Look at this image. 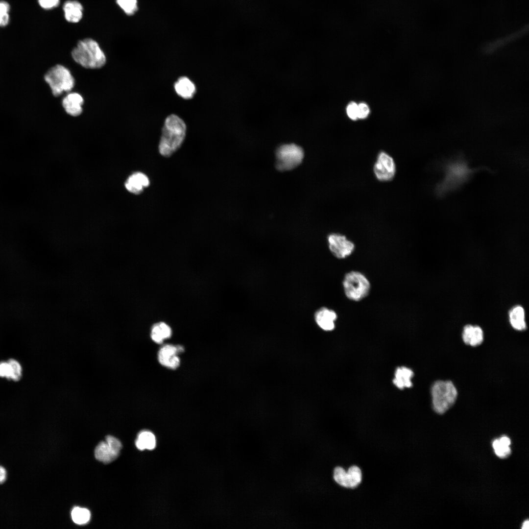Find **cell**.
Segmentation results:
<instances>
[{
    "label": "cell",
    "instance_id": "obj_10",
    "mask_svg": "<svg viewBox=\"0 0 529 529\" xmlns=\"http://www.w3.org/2000/svg\"><path fill=\"white\" fill-rule=\"evenodd\" d=\"M183 350V348L181 346L165 345L162 347L158 352V361L165 367L170 369H176L179 366L180 363L177 354Z\"/></svg>",
    "mask_w": 529,
    "mask_h": 529
},
{
    "label": "cell",
    "instance_id": "obj_3",
    "mask_svg": "<svg viewBox=\"0 0 529 529\" xmlns=\"http://www.w3.org/2000/svg\"><path fill=\"white\" fill-rule=\"evenodd\" d=\"M431 394L434 410L442 414L454 404L457 391L451 381H437L432 385Z\"/></svg>",
    "mask_w": 529,
    "mask_h": 529
},
{
    "label": "cell",
    "instance_id": "obj_27",
    "mask_svg": "<svg viewBox=\"0 0 529 529\" xmlns=\"http://www.w3.org/2000/svg\"><path fill=\"white\" fill-rule=\"evenodd\" d=\"M346 112L348 117L352 120L358 119V104L355 101H350L346 108Z\"/></svg>",
    "mask_w": 529,
    "mask_h": 529
},
{
    "label": "cell",
    "instance_id": "obj_24",
    "mask_svg": "<svg viewBox=\"0 0 529 529\" xmlns=\"http://www.w3.org/2000/svg\"><path fill=\"white\" fill-rule=\"evenodd\" d=\"M10 8V7L8 2L4 0H0V26L3 27L8 24L9 21Z\"/></svg>",
    "mask_w": 529,
    "mask_h": 529
},
{
    "label": "cell",
    "instance_id": "obj_25",
    "mask_svg": "<svg viewBox=\"0 0 529 529\" xmlns=\"http://www.w3.org/2000/svg\"><path fill=\"white\" fill-rule=\"evenodd\" d=\"M492 445L496 454L500 457H505L510 454L509 447L503 445L499 439H495Z\"/></svg>",
    "mask_w": 529,
    "mask_h": 529
},
{
    "label": "cell",
    "instance_id": "obj_33",
    "mask_svg": "<svg viewBox=\"0 0 529 529\" xmlns=\"http://www.w3.org/2000/svg\"><path fill=\"white\" fill-rule=\"evenodd\" d=\"M499 440L501 442V443L504 445H505V446H509V445L510 444V442H511L510 440L507 436H502V437H501L499 439Z\"/></svg>",
    "mask_w": 529,
    "mask_h": 529
},
{
    "label": "cell",
    "instance_id": "obj_17",
    "mask_svg": "<svg viewBox=\"0 0 529 529\" xmlns=\"http://www.w3.org/2000/svg\"><path fill=\"white\" fill-rule=\"evenodd\" d=\"M413 376V371L406 367H400L396 369L393 384L399 388L403 389L412 386L411 379Z\"/></svg>",
    "mask_w": 529,
    "mask_h": 529
},
{
    "label": "cell",
    "instance_id": "obj_29",
    "mask_svg": "<svg viewBox=\"0 0 529 529\" xmlns=\"http://www.w3.org/2000/svg\"><path fill=\"white\" fill-rule=\"evenodd\" d=\"M358 119L364 120L368 117L370 113V108L365 102H361L358 104Z\"/></svg>",
    "mask_w": 529,
    "mask_h": 529
},
{
    "label": "cell",
    "instance_id": "obj_5",
    "mask_svg": "<svg viewBox=\"0 0 529 529\" xmlns=\"http://www.w3.org/2000/svg\"><path fill=\"white\" fill-rule=\"evenodd\" d=\"M342 285L346 296L354 301H359L366 297L371 287L365 276L357 271H351L346 273Z\"/></svg>",
    "mask_w": 529,
    "mask_h": 529
},
{
    "label": "cell",
    "instance_id": "obj_11",
    "mask_svg": "<svg viewBox=\"0 0 529 529\" xmlns=\"http://www.w3.org/2000/svg\"><path fill=\"white\" fill-rule=\"evenodd\" d=\"M337 318L336 313L326 307L318 309L315 313L314 319L317 325L325 331H330L335 327V321Z\"/></svg>",
    "mask_w": 529,
    "mask_h": 529
},
{
    "label": "cell",
    "instance_id": "obj_19",
    "mask_svg": "<svg viewBox=\"0 0 529 529\" xmlns=\"http://www.w3.org/2000/svg\"><path fill=\"white\" fill-rule=\"evenodd\" d=\"M172 334L170 327L164 322L154 324L151 330L150 337L155 342L161 344L164 339L170 337Z\"/></svg>",
    "mask_w": 529,
    "mask_h": 529
},
{
    "label": "cell",
    "instance_id": "obj_7",
    "mask_svg": "<svg viewBox=\"0 0 529 529\" xmlns=\"http://www.w3.org/2000/svg\"><path fill=\"white\" fill-rule=\"evenodd\" d=\"M396 171V164L393 158L386 152L380 151L373 166L376 178L380 181H389L394 177Z\"/></svg>",
    "mask_w": 529,
    "mask_h": 529
},
{
    "label": "cell",
    "instance_id": "obj_21",
    "mask_svg": "<svg viewBox=\"0 0 529 529\" xmlns=\"http://www.w3.org/2000/svg\"><path fill=\"white\" fill-rule=\"evenodd\" d=\"M135 444L137 448L140 450H152L156 446L155 437L150 432H141L138 435Z\"/></svg>",
    "mask_w": 529,
    "mask_h": 529
},
{
    "label": "cell",
    "instance_id": "obj_8",
    "mask_svg": "<svg viewBox=\"0 0 529 529\" xmlns=\"http://www.w3.org/2000/svg\"><path fill=\"white\" fill-rule=\"evenodd\" d=\"M329 248L332 254L338 259H344L350 255L355 249V244L345 236L332 233L327 237Z\"/></svg>",
    "mask_w": 529,
    "mask_h": 529
},
{
    "label": "cell",
    "instance_id": "obj_31",
    "mask_svg": "<svg viewBox=\"0 0 529 529\" xmlns=\"http://www.w3.org/2000/svg\"><path fill=\"white\" fill-rule=\"evenodd\" d=\"M38 1L40 6L46 10L55 8L60 3V0H38Z\"/></svg>",
    "mask_w": 529,
    "mask_h": 529
},
{
    "label": "cell",
    "instance_id": "obj_20",
    "mask_svg": "<svg viewBox=\"0 0 529 529\" xmlns=\"http://www.w3.org/2000/svg\"><path fill=\"white\" fill-rule=\"evenodd\" d=\"M95 456L96 459L106 464L114 460L119 455L111 449L105 441L100 442L97 445Z\"/></svg>",
    "mask_w": 529,
    "mask_h": 529
},
{
    "label": "cell",
    "instance_id": "obj_26",
    "mask_svg": "<svg viewBox=\"0 0 529 529\" xmlns=\"http://www.w3.org/2000/svg\"><path fill=\"white\" fill-rule=\"evenodd\" d=\"M11 368V380L15 381L19 380L22 377V369L20 363L16 360L10 359L8 361Z\"/></svg>",
    "mask_w": 529,
    "mask_h": 529
},
{
    "label": "cell",
    "instance_id": "obj_30",
    "mask_svg": "<svg viewBox=\"0 0 529 529\" xmlns=\"http://www.w3.org/2000/svg\"><path fill=\"white\" fill-rule=\"evenodd\" d=\"M0 377L11 379V368L8 361L0 362Z\"/></svg>",
    "mask_w": 529,
    "mask_h": 529
},
{
    "label": "cell",
    "instance_id": "obj_14",
    "mask_svg": "<svg viewBox=\"0 0 529 529\" xmlns=\"http://www.w3.org/2000/svg\"><path fill=\"white\" fill-rule=\"evenodd\" d=\"M462 339L466 344L473 347L478 346L483 341V331L479 326L467 325L463 328Z\"/></svg>",
    "mask_w": 529,
    "mask_h": 529
},
{
    "label": "cell",
    "instance_id": "obj_6",
    "mask_svg": "<svg viewBox=\"0 0 529 529\" xmlns=\"http://www.w3.org/2000/svg\"><path fill=\"white\" fill-rule=\"evenodd\" d=\"M304 156L301 147L294 144H284L276 151V168L280 171L292 169L300 165Z\"/></svg>",
    "mask_w": 529,
    "mask_h": 529
},
{
    "label": "cell",
    "instance_id": "obj_4",
    "mask_svg": "<svg viewBox=\"0 0 529 529\" xmlns=\"http://www.w3.org/2000/svg\"><path fill=\"white\" fill-rule=\"evenodd\" d=\"M44 79L56 97L71 91L75 84L74 78L69 70L60 64L49 69L45 74Z\"/></svg>",
    "mask_w": 529,
    "mask_h": 529
},
{
    "label": "cell",
    "instance_id": "obj_18",
    "mask_svg": "<svg viewBox=\"0 0 529 529\" xmlns=\"http://www.w3.org/2000/svg\"><path fill=\"white\" fill-rule=\"evenodd\" d=\"M525 315L524 309L520 306H515L510 309L509 312V321L514 329L523 331L526 329Z\"/></svg>",
    "mask_w": 529,
    "mask_h": 529
},
{
    "label": "cell",
    "instance_id": "obj_34",
    "mask_svg": "<svg viewBox=\"0 0 529 529\" xmlns=\"http://www.w3.org/2000/svg\"><path fill=\"white\" fill-rule=\"evenodd\" d=\"M529 521L528 520H527V521H525L524 523H523V527H522V528L523 529H529Z\"/></svg>",
    "mask_w": 529,
    "mask_h": 529
},
{
    "label": "cell",
    "instance_id": "obj_28",
    "mask_svg": "<svg viewBox=\"0 0 529 529\" xmlns=\"http://www.w3.org/2000/svg\"><path fill=\"white\" fill-rule=\"evenodd\" d=\"M106 442L111 449L117 455H119L120 450L122 448L121 442L116 437L107 435L106 437Z\"/></svg>",
    "mask_w": 529,
    "mask_h": 529
},
{
    "label": "cell",
    "instance_id": "obj_15",
    "mask_svg": "<svg viewBox=\"0 0 529 529\" xmlns=\"http://www.w3.org/2000/svg\"><path fill=\"white\" fill-rule=\"evenodd\" d=\"M63 9L65 19L70 23H78L82 18L83 6L78 1H66L63 5Z\"/></svg>",
    "mask_w": 529,
    "mask_h": 529
},
{
    "label": "cell",
    "instance_id": "obj_22",
    "mask_svg": "<svg viewBox=\"0 0 529 529\" xmlns=\"http://www.w3.org/2000/svg\"><path fill=\"white\" fill-rule=\"evenodd\" d=\"M71 516L72 521L75 524L84 525L90 521L91 513L90 511L86 508L75 507L72 511Z\"/></svg>",
    "mask_w": 529,
    "mask_h": 529
},
{
    "label": "cell",
    "instance_id": "obj_32",
    "mask_svg": "<svg viewBox=\"0 0 529 529\" xmlns=\"http://www.w3.org/2000/svg\"><path fill=\"white\" fill-rule=\"evenodd\" d=\"M7 471L5 468L0 465V484L3 483L7 479Z\"/></svg>",
    "mask_w": 529,
    "mask_h": 529
},
{
    "label": "cell",
    "instance_id": "obj_2",
    "mask_svg": "<svg viewBox=\"0 0 529 529\" xmlns=\"http://www.w3.org/2000/svg\"><path fill=\"white\" fill-rule=\"evenodd\" d=\"M72 56L77 63L86 69L100 68L106 61L105 55L98 44L91 38L79 41L72 50Z\"/></svg>",
    "mask_w": 529,
    "mask_h": 529
},
{
    "label": "cell",
    "instance_id": "obj_23",
    "mask_svg": "<svg viewBox=\"0 0 529 529\" xmlns=\"http://www.w3.org/2000/svg\"><path fill=\"white\" fill-rule=\"evenodd\" d=\"M116 2L127 15H132L137 11V0H116Z\"/></svg>",
    "mask_w": 529,
    "mask_h": 529
},
{
    "label": "cell",
    "instance_id": "obj_13",
    "mask_svg": "<svg viewBox=\"0 0 529 529\" xmlns=\"http://www.w3.org/2000/svg\"><path fill=\"white\" fill-rule=\"evenodd\" d=\"M149 183V180L145 174L137 172L128 177L125 183V187L129 192L138 194L144 188L147 187Z\"/></svg>",
    "mask_w": 529,
    "mask_h": 529
},
{
    "label": "cell",
    "instance_id": "obj_9",
    "mask_svg": "<svg viewBox=\"0 0 529 529\" xmlns=\"http://www.w3.org/2000/svg\"><path fill=\"white\" fill-rule=\"evenodd\" d=\"M361 472L357 466L350 467L348 471L341 467H337L334 471V479L340 485L346 488H354L361 481Z\"/></svg>",
    "mask_w": 529,
    "mask_h": 529
},
{
    "label": "cell",
    "instance_id": "obj_16",
    "mask_svg": "<svg viewBox=\"0 0 529 529\" xmlns=\"http://www.w3.org/2000/svg\"><path fill=\"white\" fill-rule=\"evenodd\" d=\"M174 87L177 95L184 99L192 98L196 92L194 84L185 76L178 78L174 83Z\"/></svg>",
    "mask_w": 529,
    "mask_h": 529
},
{
    "label": "cell",
    "instance_id": "obj_1",
    "mask_svg": "<svg viewBox=\"0 0 529 529\" xmlns=\"http://www.w3.org/2000/svg\"><path fill=\"white\" fill-rule=\"evenodd\" d=\"M186 133V125L178 116L171 114L165 120L159 144V151L164 157H169L181 145Z\"/></svg>",
    "mask_w": 529,
    "mask_h": 529
},
{
    "label": "cell",
    "instance_id": "obj_12",
    "mask_svg": "<svg viewBox=\"0 0 529 529\" xmlns=\"http://www.w3.org/2000/svg\"><path fill=\"white\" fill-rule=\"evenodd\" d=\"M62 103L66 112L72 116H78L83 111L82 106L84 99L82 96L77 93L68 94L63 98Z\"/></svg>",
    "mask_w": 529,
    "mask_h": 529
}]
</instances>
